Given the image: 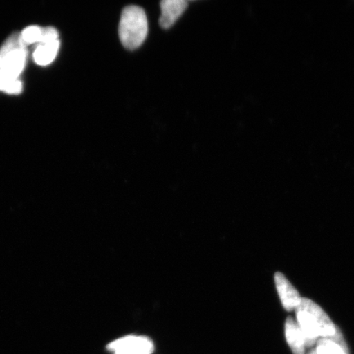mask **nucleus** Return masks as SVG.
I'll use <instances>...</instances> for the list:
<instances>
[{"mask_svg":"<svg viewBox=\"0 0 354 354\" xmlns=\"http://www.w3.org/2000/svg\"><path fill=\"white\" fill-rule=\"evenodd\" d=\"M43 35V28L37 26H30L21 33L22 41L26 46L35 43H41Z\"/></svg>","mask_w":354,"mask_h":354,"instance_id":"10","label":"nucleus"},{"mask_svg":"<svg viewBox=\"0 0 354 354\" xmlns=\"http://www.w3.org/2000/svg\"><path fill=\"white\" fill-rule=\"evenodd\" d=\"M107 348L114 354H151L154 345L145 336L129 335L110 343Z\"/></svg>","mask_w":354,"mask_h":354,"instance_id":"3","label":"nucleus"},{"mask_svg":"<svg viewBox=\"0 0 354 354\" xmlns=\"http://www.w3.org/2000/svg\"><path fill=\"white\" fill-rule=\"evenodd\" d=\"M316 351L317 354H347L339 345L327 338L318 339Z\"/></svg>","mask_w":354,"mask_h":354,"instance_id":"11","label":"nucleus"},{"mask_svg":"<svg viewBox=\"0 0 354 354\" xmlns=\"http://www.w3.org/2000/svg\"><path fill=\"white\" fill-rule=\"evenodd\" d=\"M296 315H297L300 329L302 330L305 346L313 347L317 343L318 338L320 337L315 323L313 322L309 314L299 307L296 308Z\"/></svg>","mask_w":354,"mask_h":354,"instance_id":"7","label":"nucleus"},{"mask_svg":"<svg viewBox=\"0 0 354 354\" xmlns=\"http://www.w3.org/2000/svg\"><path fill=\"white\" fill-rule=\"evenodd\" d=\"M299 307L306 311L310 317H312L318 332H319L320 337L329 338L335 334L337 327L335 326L328 315L317 304L313 302L312 300L304 298L301 299Z\"/></svg>","mask_w":354,"mask_h":354,"instance_id":"4","label":"nucleus"},{"mask_svg":"<svg viewBox=\"0 0 354 354\" xmlns=\"http://www.w3.org/2000/svg\"><path fill=\"white\" fill-rule=\"evenodd\" d=\"M308 354H317L315 349H313V351H310Z\"/></svg>","mask_w":354,"mask_h":354,"instance_id":"14","label":"nucleus"},{"mask_svg":"<svg viewBox=\"0 0 354 354\" xmlns=\"http://www.w3.org/2000/svg\"><path fill=\"white\" fill-rule=\"evenodd\" d=\"M331 340L332 342L339 345L340 348L343 349V351L347 354L349 353L348 345L345 343V340L344 339V336L342 333V331L339 329L336 328V332L334 335H332L331 337L327 338Z\"/></svg>","mask_w":354,"mask_h":354,"instance_id":"12","label":"nucleus"},{"mask_svg":"<svg viewBox=\"0 0 354 354\" xmlns=\"http://www.w3.org/2000/svg\"><path fill=\"white\" fill-rule=\"evenodd\" d=\"M28 50L21 34L15 33L0 48V91L17 81L26 63Z\"/></svg>","mask_w":354,"mask_h":354,"instance_id":"1","label":"nucleus"},{"mask_svg":"<svg viewBox=\"0 0 354 354\" xmlns=\"http://www.w3.org/2000/svg\"><path fill=\"white\" fill-rule=\"evenodd\" d=\"M188 3L185 0H163L160 3L162 15L159 19L162 28H171L187 10Z\"/></svg>","mask_w":354,"mask_h":354,"instance_id":"6","label":"nucleus"},{"mask_svg":"<svg viewBox=\"0 0 354 354\" xmlns=\"http://www.w3.org/2000/svg\"><path fill=\"white\" fill-rule=\"evenodd\" d=\"M60 43L57 41L43 42L35 48L33 59L35 64L39 66H47L55 59L59 51Z\"/></svg>","mask_w":354,"mask_h":354,"instance_id":"9","label":"nucleus"},{"mask_svg":"<svg viewBox=\"0 0 354 354\" xmlns=\"http://www.w3.org/2000/svg\"><path fill=\"white\" fill-rule=\"evenodd\" d=\"M122 46L135 50L145 42L148 35V20L142 8L130 6L124 8L118 29Z\"/></svg>","mask_w":354,"mask_h":354,"instance_id":"2","label":"nucleus"},{"mask_svg":"<svg viewBox=\"0 0 354 354\" xmlns=\"http://www.w3.org/2000/svg\"><path fill=\"white\" fill-rule=\"evenodd\" d=\"M285 330L287 343L290 345L292 352L294 354H304L306 346L302 330L298 323H296L291 317L286 319Z\"/></svg>","mask_w":354,"mask_h":354,"instance_id":"8","label":"nucleus"},{"mask_svg":"<svg viewBox=\"0 0 354 354\" xmlns=\"http://www.w3.org/2000/svg\"><path fill=\"white\" fill-rule=\"evenodd\" d=\"M22 91V83L19 80L11 84L4 92L8 95H19Z\"/></svg>","mask_w":354,"mask_h":354,"instance_id":"13","label":"nucleus"},{"mask_svg":"<svg viewBox=\"0 0 354 354\" xmlns=\"http://www.w3.org/2000/svg\"><path fill=\"white\" fill-rule=\"evenodd\" d=\"M275 281L283 306L289 312L297 308L302 299L299 292L281 272L276 273Z\"/></svg>","mask_w":354,"mask_h":354,"instance_id":"5","label":"nucleus"}]
</instances>
